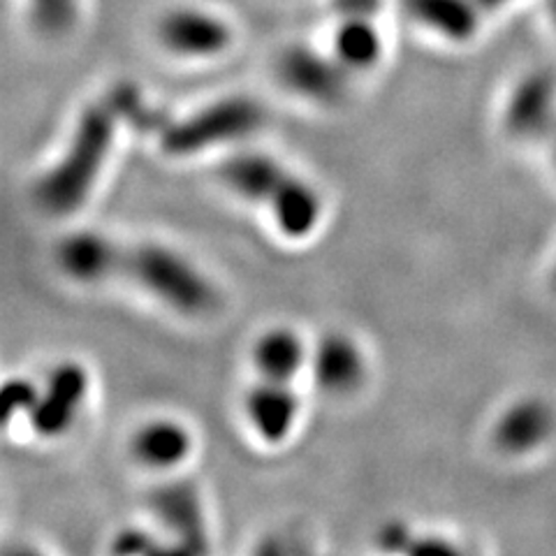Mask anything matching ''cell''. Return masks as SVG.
Here are the masks:
<instances>
[{
    "label": "cell",
    "instance_id": "1",
    "mask_svg": "<svg viewBox=\"0 0 556 556\" xmlns=\"http://www.w3.org/2000/svg\"><path fill=\"white\" fill-rule=\"evenodd\" d=\"M135 114H142V102L132 86H121L81 112L65 153L38 181V202L47 212L59 216L77 212L100 177L118 124Z\"/></svg>",
    "mask_w": 556,
    "mask_h": 556
},
{
    "label": "cell",
    "instance_id": "2",
    "mask_svg": "<svg viewBox=\"0 0 556 556\" xmlns=\"http://www.w3.org/2000/svg\"><path fill=\"white\" fill-rule=\"evenodd\" d=\"M218 174L237 195L263 204L286 237L302 239L318 228L323 216L318 190L271 155L257 151L232 153L220 163Z\"/></svg>",
    "mask_w": 556,
    "mask_h": 556
},
{
    "label": "cell",
    "instance_id": "3",
    "mask_svg": "<svg viewBox=\"0 0 556 556\" xmlns=\"http://www.w3.org/2000/svg\"><path fill=\"white\" fill-rule=\"evenodd\" d=\"M114 276L128 278L130 283L184 316H202L218 302L214 286L195 265L159 243H137V247L118 243Z\"/></svg>",
    "mask_w": 556,
    "mask_h": 556
},
{
    "label": "cell",
    "instance_id": "4",
    "mask_svg": "<svg viewBox=\"0 0 556 556\" xmlns=\"http://www.w3.org/2000/svg\"><path fill=\"white\" fill-rule=\"evenodd\" d=\"M267 112L251 96H228L159 128L161 147L169 155H195L218 144L247 139L263 128Z\"/></svg>",
    "mask_w": 556,
    "mask_h": 556
},
{
    "label": "cell",
    "instance_id": "5",
    "mask_svg": "<svg viewBox=\"0 0 556 556\" xmlns=\"http://www.w3.org/2000/svg\"><path fill=\"white\" fill-rule=\"evenodd\" d=\"M155 40L167 54L206 61L225 54L235 42V28L212 8L181 3L167 8L155 22Z\"/></svg>",
    "mask_w": 556,
    "mask_h": 556
},
{
    "label": "cell",
    "instance_id": "6",
    "mask_svg": "<svg viewBox=\"0 0 556 556\" xmlns=\"http://www.w3.org/2000/svg\"><path fill=\"white\" fill-rule=\"evenodd\" d=\"M351 73L334 59L332 51L313 49L308 45H290L276 59V79L304 100L334 104L348 91Z\"/></svg>",
    "mask_w": 556,
    "mask_h": 556
},
{
    "label": "cell",
    "instance_id": "7",
    "mask_svg": "<svg viewBox=\"0 0 556 556\" xmlns=\"http://www.w3.org/2000/svg\"><path fill=\"white\" fill-rule=\"evenodd\" d=\"M89 392V374L79 362H61L51 369L38 402L28 413L30 429L42 439H59L70 431Z\"/></svg>",
    "mask_w": 556,
    "mask_h": 556
},
{
    "label": "cell",
    "instance_id": "8",
    "mask_svg": "<svg viewBox=\"0 0 556 556\" xmlns=\"http://www.w3.org/2000/svg\"><path fill=\"white\" fill-rule=\"evenodd\" d=\"M149 508L159 525L177 543L179 552H206V521L198 486L193 480H169L153 486Z\"/></svg>",
    "mask_w": 556,
    "mask_h": 556
},
{
    "label": "cell",
    "instance_id": "9",
    "mask_svg": "<svg viewBox=\"0 0 556 556\" xmlns=\"http://www.w3.org/2000/svg\"><path fill=\"white\" fill-rule=\"evenodd\" d=\"M402 8L417 28L452 45L473 40L484 16L478 0H402Z\"/></svg>",
    "mask_w": 556,
    "mask_h": 556
},
{
    "label": "cell",
    "instance_id": "10",
    "mask_svg": "<svg viewBox=\"0 0 556 556\" xmlns=\"http://www.w3.org/2000/svg\"><path fill=\"white\" fill-rule=\"evenodd\" d=\"M313 380L327 394H348L364 380V355L359 345L343 332L320 337L308 357Z\"/></svg>",
    "mask_w": 556,
    "mask_h": 556
},
{
    "label": "cell",
    "instance_id": "11",
    "mask_svg": "<svg viewBox=\"0 0 556 556\" xmlns=\"http://www.w3.org/2000/svg\"><path fill=\"white\" fill-rule=\"evenodd\" d=\"M247 417L265 443H281L288 439L300 415V396L290 382H276L260 378L247 394Z\"/></svg>",
    "mask_w": 556,
    "mask_h": 556
},
{
    "label": "cell",
    "instance_id": "12",
    "mask_svg": "<svg viewBox=\"0 0 556 556\" xmlns=\"http://www.w3.org/2000/svg\"><path fill=\"white\" fill-rule=\"evenodd\" d=\"M556 81L549 73H531L521 79L508 100L506 128L521 139L543 135L554 116Z\"/></svg>",
    "mask_w": 556,
    "mask_h": 556
},
{
    "label": "cell",
    "instance_id": "13",
    "mask_svg": "<svg viewBox=\"0 0 556 556\" xmlns=\"http://www.w3.org/2000/svg\"><path fill=\"white\" fill-rule=\"evenodd\" d=\"M554 429V410L543 399H521L498 417L494 443L508 455L535 450Z\"/></svg>",
    "mask_w": 556,
    "mask_h": 556
},
{
    "label": "cell",
    "instance_id": "14",
    "mask_svg": "<svg viewBox=\"0 0 556 556\" xmlns=\"http://www.w3.org/2000/svg\"><path fill=\"white\" fill-rule=\"evenodd\" d=\"M193 447L190 431L167 417H155V420L144 422L130 439V452L135 462L142 464L151 471H169L179 466Z\"/></svg>",
    "mask_w": 556,
    "mask_h": 556
},
{
    "label": "cell",
    "instance_id": "15",
    "mask_svg": "<svg viewBox=\"0 0 556 556\" xmlns=\"http://www.w3.org/2000/svg\"><path fill=\"white\" fill-rule=\"evenodd\" d=\"M118 241L98 232H73L56 249L59 267L75 281L100 283L114 278V255Z\"/></svg>",
    "mask_w": 556,
    "mask_h": 556
},
{
    "label": "cell",
    "instance_id": "16",
    "mask_svg": "<svg viewBox=\"0 0 556 556\" xmlns=\"http://www.w3.org/2000/svg\"><path fill=\"white\" fill-rule=\"evenodd\" d=\"M308 357L311 353L304 339L288 327L267 329L253 345V367L265 380L292 382L308 364Z\"/></svg>",
    "mask_w": 556,
    "mask_h": 556
},
{
    "label": "cell",
    "instance_id": "17",
    "mask_svg": "<svg viewBox=\"0 0 556 556\" xmlns=\"http://www.w3.org/2000/svg\"><path fill=\"white\" fill-rule=\"evenodd\" d=\"M329 51L351 75L376 67L386 51L376 16H339Z\"/></svg>",
    "mask_w": 556,
    "mask_h": 556
},
{
    "label": "cell",
    "instance_id": "18",
    "mask_svg": "<svg viewBox=\"0 0 556 556\" xmlns=\"http://www.w3.org/2000/svg\"><path fill=\"white\" fill-rule=\"evenodd\" d=\"M33 28L47 38H61L79 22L81 0H24Z\"/></svg>",
    "mask_w": 556,
    "mask_h": 556
},
{
    "label": "cell",
    "instance_id": "19",
    "mask_svg": "<svg viewBox=\"0 0 556 556\" xmlns=\"http://www.w3.org/2000/svg\"><path fill=\"white\" fill-rule=\"evenodd\" d=\"M40 390L26 378H12L3 386V420L8 422L16 413H30V408L38 402Z\"/></svg>",
    "mask_w": 556,
    "mask_h": 556
},
{
    "label": "cell",
    "instance_id": "20",
    "mask_svg": "<svg viewBox=\"0 0 556 556\" xmlns=\"http://www.w3.org/2000/svg\"><path fill=\"white\" fill-rule=\"evenodd\" d=\"M161 549L163 545L142 529H124L114 535V543H112L114 554H153Z\"/></svg>",
    "mask_w": 556,
    "mask_h": 556
},
{
    "label": "cell",
    "instance_id": "21",
    "mask_svg": "<svg viewBox=\"0 0 556 556\" xmlns=\"http://www.w3.org/2000/svg\"><path fill=\"white\" fill-rule=\"evenodd\" d=\"M378 541L382 543V547H386V549L408 552V547L413 543V533L402 525V521H390V525H386V529L380 531Z\"/></svg>",
    "mask_w": 556,
    "mask_h": 556
},
{
    "label": "cell",
    "instance_id": "22",
    "mask_svg": "<svg viewBox=\"0 0 556 556\" xmlns=\"http://www.w3.org/2000/svg\"><path fill=\"white\" fill-rule=\"evenodd\" d=\"M337 16H376L380 0H332Z\"/></svg>",
    "mask_w": 556,
    "mask_h": 556
},
{
    "label": "cell",
    "instance_id": "23",
    "mask_svg": "<svg viewBox=\"0 0 556 556\" xmlns=\"http://www.w3.org/2000/svg\"><path fill=\"white\" fill-rule=\"evenodd\" d=\"M410 554H427V552H455L447 541L437 535H413V543L408 547Z\"/></svg>",
    "mask_w": 556,
    "mask_h": 556
},
{
    "label": "cell",
    "instance_id": "24",
    "mask_svg": "<svg viewBox=\"0 0 556 556\" xmlns=\"http://www.w3.org/2000/svg\"><path fill=\"white\" fill-rule=\"evenodd\" d=\"M478 3H480V8H482L484 12H490V10H496V8H501V5L510 3V0H478Z\"/></svg>",
    "mask_w": 556,
    "mask_h": 556
},
{
    "label": "cell",
    "instance_id": "25",
    "mask_svg": "<svg viewBox=\"0 0 556 556\" xmlns=\"http://www.w3.org/2000/svg\"><path fill=\"white\" fill-rule=\"evenodd\" d=\"M545 10H547L549 22L556 26V0H545Z\"/></svg>",
    "mask_w": 556,
    "mask_h": 556
},
{
    "label": "cell",
    "instance_id": "26",
    "mask_svg": "<svg viewBox=\"0 0 556 556\" xmlns=\"http://www.w3.org/2000/svg\"><path fill=\"white\" fill-rule=\"evenodd\" d=\"M554 286H556V271H554Z\"/></svg>",
    "mask_w": 556,
    "mask_h": 556
}]
</instances>
